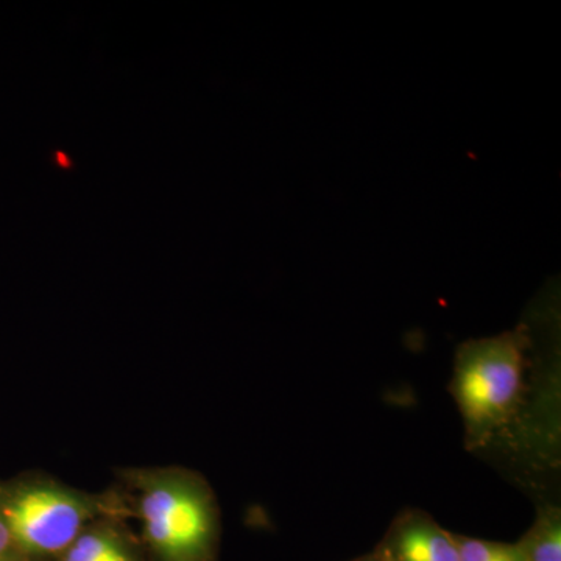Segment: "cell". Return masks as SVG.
<instances>
[{"instance_id":"52a82bcc","label":"cell","mask_w":561,"mask_h":561,"mask_svg":"<svg viewBox=\"0 0 561 561\" xmlns=\"http://www.w3.org/2000/svg\"><path fill=\"white\" fill-rule=\"evenodd\" d=\"M459 561H523L516 542L478 540L457 535Z\"/></svg>"},{"instance_id":"277c9868","label":"cell","mask_w":561,"mask_h":561,"mask_svg":"<svg viewBox=\"0 0 561 561\" xmlns=\"http://www.w3.org/2000/svg\"><path fill=\"white\" fill-rule=\"evenodd\" d=\"M375 551L383 561H459L457 534L420 508L398 513Z\"/></svg>"},{"instance_id":"7a4b0ae2","label":"cell","mask_w":561,"mask_h":561,"mask_svg":"<svg viewBox=\"0 0 561 561\" xmlns=\"http://www.w3.org/2000/svg\"><path fill=\"white\" fill-rule=\"evenodd\" d=\"M530 348L527 324L457 346L449 391L459 409L468 451L485 448L518 415Z\"/></svg>"},{"instance_id":"6da1fadb","label":"cell","mask_w":561,"mask_h":561,"mask_svg":"<svg viewBox=\"0 0 561 561\" xmlns=\"http://www.w3.org/2000/svg\"><path fill=\"white\" fill-rule=\"evenodd\" d=\"M121 478L149 561H216L219 501L201 472L183 467L127 468Z\"/></svg>"},{"instance_id":"3957f363","label":"cell","mask_w":561,"mask_h":561,"mask_svg":"<svg viewBox=\"0 0 561 561\" xmlns=\"http://www.w3.org/2000/svg\"><path fill=\"white\" fill-rule=\"evenodd\" d=\"M105 516L133 518L128 497L73 489L44 474L0 486V518L24 561H57L81 531Z\"/></svg>"},{"instance_id":"5b68a950","label":"cell","mask_w":561,"mask_h":561,"mask_svg":"<svg viewBox=\"0 0 561 561\" xmlns=\"http://www.w3.org/2000/svg\"><path fill=\"white\" fill-rule=\"evenodd\" d=\"M128 519L105 516L90 524L57 561H149Z\"/></svg>"},{"instance_id":"9c48e42d","label":"cell","mask_w":561,"mask_h":561,"mask_svg":"<svg viewBox=\"0 0 561 561\" xmlns=\"http://www.w3.org/2000/svg\"><path fill=\"white\" fill-rule=\"evenodd\" d=\"M351 561H383L381 556L373 549L370 553H365V556L357 557V559H353Z\"/></svg>"},{"instance_id":"ba28073f","label":"cell","mask_w":561,"mask_h":561,"mask_svg":"<svg viewBox=\"0 0 561 561\" xmlns=\"http://www.w3.org/2000/svg\"><path fill=\"white\" fill-rule=\"evenodd\" d=\"M0 561H24L13 540H11L9 529H7L2 518H0Z\"/></svg>"},{"instance_id":"8992f818","label":"cell","mask_w":561,"mask_h":561,"mask_svg":"<svg viewBox=\"0 0 561 561\" xmlns=\"http://www.w3.org/2000/svg\"><path fill=\"white\" fill-rule=\"evenodd\" d=\"M523 561H561V511L556 505H541L535 522L516 542Z\"/></svg>"}]
</instances>
